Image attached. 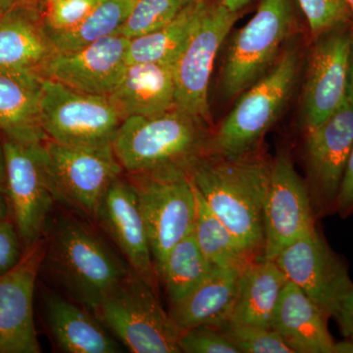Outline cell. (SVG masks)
Here are the masks:
<instances>
[{"instance_id": "cell-11", "label": "cell", "mask_w": 353, "mask_h": 353, "mask_svg": "<svg viewBox=\"0 0 353 353\" xmlns=\"http://www.w3.org/2000/svg\"><path fill=\"white\" fill-rule=\"evenodd\" d=\"M238 19V12L229 10L220 2L209 3L173 65L176 108L210 126L208 88L211 74L221 46Z\"/></svg>"}, {"instance_id": "cell-14", "label": "cell", "mask_w": 353, "mask_h": 353, "mask_svg": "<svg viewBox=\"0 0 353 353\" xmlns=\"http://www.w3.org/2000/svg\"><path fill=\"white\" fill-rule=\"evenodd\" d=\"M352 145L353 108L347 101L319 125L306 129L307 185L316 216L336 213Z\"/></svg>"}, {"instance_id": "cell-44", "label": "cell", "mask_w": 353, "mask_h": 353, "mask_svg": "<svg viewBox=\"0 0 353 353\" xmlns=\"http://www.w3.org/2000/svg\"><path fill=\"white\" fill-rule=\"evenodd\" d=\"M345 6L347 7V10L350 11V13L352 14V17L353 19V0H341Z\"/></svg>"}, {"instance_id": "cell-19", "label": "cell", "mask_w": 353, "mask_h": 353, "mask_svg": "<svg viewBox=\"0 0 353 353\" xmlns=\"http://www.w3.org/2000/svg\"><path fill=\"white\" fill-rule=\"evenodd\" d=\"M108 99L122 121L130 117H157L169 112L176 108L173 66L128 64Z\"/></svg>"}, {"instance_id": "cell-6", "label": "cell", "mask_w": 353, "mask_h": 353, "mask_svg": "<svg viewBox=\"0 0 353 353\" xmlns=\"http://www.w3.org/2000/svg\"><path fill=\"white\" fill-rule=\"evenodd\" d=\"M138 199L158 277L169 252L194 232L196 194L187 170L169 167L127 174Z\"/></svg>"}, {"instance_id": "cell-5", "label": "cell", "mask_w": 353, "mask_h": 353, "mask_svg": "<svg viewBox=\"0 0 353 353\" xmlns=\"http://www.w3.org/2000/svg\"><path fill=\"white\" fill-rule=\"evenodd\" d=\"M94 314L131 352H181V331L158 301L157 290L132 270Z\"/></svg>"}, {"instance_id": "cell-18", "label": "cell", "mask_w": 353, "mask_h": 353, "mask_svg": "<svg viewBox=\"0 0 353 353\" xmlns=\"http://www.w3.org/2000/svg\"><path fill=\"white\" fill-rule=\"evenodd\" d=\"M95 222L112 239L134 273L157 290L159 280L138 199L126 176L106 190Z\"/></svg>"}, {"instance_id": "cell-2", "label": "cell", "mask_w": 353, "mask_h": 353, "mask_svg": "<svg viewBox=\"0 0 353 353\" xmlns=\"http://www.w3.org/2000/svg\"><path fill=\"white\" fill-rule=\"evenodd\" d=\"M46 236L41 268L76 301L94 313L129 272V265L85 222L57 218Z\"/></svg>"}, {"instance_id": "cell-20", "label": "cell", "mask_w": 353, "mask_h": 353, "mask_svg": "<svg viewBox=\"0 0 353 353\" xmlns=\"http://www.w3.org/2000/svg\"><path fill=\"white\" fill-rule=\"evenodd\" d=\"M330 317L294 283L288 281L272 328L294 353H334V341L328 329Z\"/></svg>"}, {"instance_id": "cell-22", "label": "cell", "mask_w": 353, "mask_h": 353, "mask_svg": "<svg viewBox=\"0 0 353 353\" xmlns=\"http://www.w3.org/2000/svg\"><path fill=\"white\" fill-rule=\"evenodd\" d=\"M43 77L0 70V132L24 145L48 141L41 121Z\"/></svg>"}, {"instance_id": "cell-7", "label": "cell", "mask_w": 353, "mask_h": 353, "mask_svg": "<svg viewBox=\"0 0 353 353\" xmlns=\"http://www.w3.org/2000/svg\"><path fill=\"white\" fill-rule=\"evenodd\" d=\"M44 146L55 201L95 222L106 190L124 173L112 145L76 146L46 141Z\"/></svg>"}, {"instance_id": "cell-24", "label": "cell", "mask_w": 353, "mask_h": 353, "mask_svg": "<svg viewBox=\"0 0 353 353\" xmlns=\"http://www.w3.org/2000/svg\"><path fill=\"white\" fill-rule=\"evenodd\" d=\"M243 269L217 267L189 294L171 303L169 314L178 329L183 332L199 325L219 326L227 321Z\"/></svg>"}, {"instance_id": "cell-29", "label": "cell", "mask_w": 353, "mask_h": 353, "mask_svg": "<svg viewBox=\"0 0 353 353\" xmlns=\"http://www.w3.org/2000/svg\"><path fill=\"white\" fill-rule=\"evenodd\" d=\"M216 268L217 267L204 256L194 232L185 236L172 248L159 273L170 303L189 294Z\"/></svg>"}, {"instance_id": "cell-25", "label": "cell", "mask_w": 353, "mask_h": 353, "mask_svg": "<svg viewBox=\"0 0 353 353\" xmlns=\"http://www.w3.org/2000/svg\"><path fill=\"white\" fill-rule=\"evenodd\" d=\"M288 280L274 260L263 255L241 271L238 292L227 321L272 328L274 313Z\"/></svg>"}, {"instance_id": "cell-27", "label": "cell", "mask_w": 353, "mask_h": 353, "mask_svg": "<svg viewBox=\"0 0 353 353\" xmlns=\"http://www.w3.org/2000/svg\"><path fill=\"white\" fill-rule=\"evenodd\" d=\"M194 188L196 194L194 234L204 256L216 267L245 268L257 257L246 252L226 225L208 208L194 185Z\"/></svg>"}, {"instance_id": "cell-36", "label": "cell", "mask_w": 353, "mask_h": 353, "mask_svg": "<svg viewBox=\"0 0 353 353\" xmlns=\"http://www.w3.org/2000/svg\"><path fill=\"white\" fill-rule=\"evenodd\" d=\"M336 213L343 218L350 217L353 214V145L336 199Z\"/></svg>"}, {"instance_id": "cell-38", "label": "cell", "mask_w": 353, "mask_h": 353, "mask_svg": "<svg viewBox=\"0 0 353 353\" xmlns=\"http://www.w3.org/2000/svg\"><path fill=\"white\" fill-rule=\"evenodd\" d=\"M46 0H0V7L2 11L11 10L14 8H34L38 10L43 11L44 6H46Z\"/></svg>"}, {"instance_id": "cell-41", "label": "cell", "mask_w": 353, "mask_h": 353, "mask_svg": "<svg viewBox=\"0 0 353 353\" xmlns=\"http://www.w3.org/2000/svg\"><path fill=\"white\" fill-rule=\"evenodd\" d=\"M10 214V206L6 194L0 190V221L8 220Z\"/></svg>"}, {"instance_id": "cell-10", "label": "cell", "mask_w": 353, "mask_h": 353, "mask_svg": "<svg viewBox=\"0 0 353 353\" xmlns=\"http://www.w3.org/2000/svg\"><path fill=\"white\" fill-rule=\"evenodd\" d=\"M3 148L6 196L25 250L43 238L55 201L48 181L46 146L4 139Z\"/></svg>"}, {"instance_id": "cell-45", "label": "cell", "mask_w": 353, "mask_h": 353, "mask_svg": "<svg viewBox=\"0 0 353 353\" xmlns=\"http://www.w3.org/2000/svg\"><path fill=\"white\" fill-rule=\"evenodd\" d=\"M2 14H3V11H2L1 7H0V17H1Z\"/></svg>"}, {"instance_id": "cell-21", "label": "cell", "mask_w": 353, "mask_h": 353, "mask_svg": "<svg viewBox=\"0 0 353 353\" xmlns=\"http://www.w3.org/2000/svg\"><path fill=\"white\" fill-rule=\"evenodd\" d=\"M46 324L55 345L67 353H118L120 345L94 313L69 297L44 292Z\"/></svg>"}, {"instance_id": "cell-32", "label": "cell", "mask_w": 353, "mask_h": 353, "mask_svg": "<svg viewBox=\"0 0 353 353\" xmlns=\"http://www.w3.org/2000/svg\"><path fill=\"white\" fill-rule=\"evenodd\" d=\"M97 2L99 0H46L43 13L46 34L74 29Z\"/></svg>"}, {"instance_id": "cell-26", "label": "cell", "mask_w": 353, "mask_h": 353, "mask_svg": "<svg viewBox=\"0 0 353 353\" xmlns=\"http://www.w3.org/2000/svg\"><path fill=\"white\" fill-rule=\"evenodd\" d=\"M209 2L194 0L168 24L130 41L126 63H159L173 66L201 22Z\"/></svg>"}, {"instance_id": "cell-30", "label": "cell", "mask_w": 353, "mask_h": 353, "mask_svg": "<svg viewBox=\"0 0 353 353\" xmlns=\"http://www.w3.org/2000/svg\"><path fill=\"white\" fill-rule=\"evenodd\" d=\"M194 0H136L117 34L132 39L157 31L175 19Z\"/></svg>"}, {"instance_id": "cell-13", "label": "cell", "mask_w": 353, "mask_h": 353, "mask_svg": "<svg viewBox=\"0 0 353 353\" xmlns=\"http://www.w3.org/2000/svg\"><path fill=\"white\" fill-rule=\"evenodd\" d=\"M352 24L348 21L313 39L301 101L305 129L317 126L347 101Z\"/></svg>"}, {"instance_id": "cell-4", "label": "cell", "mask_w": 353, "mask_h": 353, "mask_svg": "<svg viewBox=\"0 0 353 353\" xmlns=\"http://www.w3.org/2000/svg\"><path fill=\"white\" fill-rule=\"evenodd\" d=\"M299 62L297 48H289L268 73L245 90L219 128L212 132L208 152L238 157L257 148L289 101Z\"/></svg>"}, {"instance_id": "cell-8", "label": "cell", "mask_w": 353, "mask_h": 353, "mask_svg": "<svg viewBox=\"0 0 353 353\" xmlns=\"http://www.w3.org/2000/svg\"><path fill=\"white\" fill-rule=\"evenodd\" d=\"M290 0H261L256 13L232 38L222 73L227 99L243 94L270 70L292 27Z\"/></svg>"}, {"instance_id": "cell-34", "label": "cell", "mask_w": 353, "mask_h": 353, "mask_svg": "<svg viewBox=\"0 0 353 353\" xmlns=\"http://www.w3.org/2000/svg\"><path fill=\"white\" fill-rule=\"evenodd\" d=\"M178 345L185 353H240L226 334L213 325H199L181 332Z\"/></svg>"}, {"instance_id": "cell-40", "label": "cell", "mask_w": 353, "mask_h": 353, "mask_svg": "<svg viewBox=\"0 0 353 353\" xmlns=\"http://www.w3.org/2000/svg\"><path fill=\"white\" fill-rule=\"evenodd\" d=\"M6 163L4 154L3 143H0V190L6 192Z\"/></svg>"}, {"instance_id": "cell-43", "label": "cell", "mask_w": 353, "mask_h": 353, "mask_svg": "<svg viewBox=\"0 0 353 353\" xmlns=\"http://www.w3.org/2000/svg\"><path fill=\"white\" fill-rule=\"evenodd\" d=\"M334 353H353V341L345 339L341 341H334Z\"/></svg>"}, {"instance_id": "cell-31", "label": "cell", "mask_w": 353, "mask_h": 353, "mask_svg": "<svg viewBox=\"0 0 353 353\" xmlns=\"http://www.w3.org/2000/svg\"><path fill=\"white\" fill-rule=\"evenodd\" d=\"M216 327L240 353H294L273 328L231 321Z\"/></svg>"}, {"instance_id": "cell-35", "label": "cell", "mask_w": 353, "mask_h": 353, "mask_svg": "<svg viewBox=\"0 0 353 353\" xmlns=\"http://www.w3.org/2000/svg\"><path fill=\"white\" fill-rule=\"evenodd\" d=\"M24 252L14 222L0 221V276L14 268Z\"/></svg>"}, {"instance_id": "cell-33", "label": "cell", "mask_w": 353, "mask_h": 353, "mask_svg": "<svg viewBox=\"0 0 353 353\" xmlns=\"http://www.w3.org/2000/svg\"><path fill=\"white\" fill-rule=\"evenodd\" d=\"M312 39L336 26L352 21V14L341 0H299Z\"/></svg>"}, {"instance_id": "cell-15", "label": "cell", "mask_w": 353, "mask_h": 353, "mask_svg": "<svg viewBox=\"0 0 353 353\" xmlns=\"http://www.w3.org/2000/svg\"><path fill=\"white\" fill-rule=\"evenodd\" d=\"M274 261L287 280L301 288L330 318L353 285L347 265L317 228L287 246Z\"/></svg>"}, {"instance_id": "cell-37", "label": "cell", "mask_w": 353, "mask_h": 353, "mask_svg": "<svg viewBox=\"0 0 353 353\" xmlns=\"http://www.w3.org/2000/svg\"><path fill=\"white\" fill-rule=\"evenodd\" d=\"M333 318L338 323L343 338L353 341V285L341 299Z\"/></svg>"}, {"instance_id": "cell-23", "label": "cell", "mask_w": 353, "mask_h": 353, "mask_svg": "<svg viewBox=\"0 0 353 353\" xmlns=\"http://www.w3.org/2000/svg\"><path fill=\"white\" fill-rule=\"evenodd\" d=\"M43 26V11L14 8L0 17V70L43 76L54 52Z\"/></svg>"}, {"instance_id": "cell-16", "label": "cell", "mask_w": 353, "mask_h": 353, "mask_svg": "<svg viewBox=\"0 0 353 353\" xmlns=\"http://www.w3.org/2000/svg\"><path fill=\"white\" fill-rule=\"evenodd\" d=\"M46 236L23 253L14 268L0 276V353H39L34 317L37 279Z\"/></svg>"}, {"instance_id": "cell-1", "label": "cell", "mask_w": 353, "mask_h": 353, "mask_svg": "<svg viewBox=\"0 0 353 353\" xmlns=\"http://www.w3.org/2000/svg\"><path fill=\"white\" fill-rule=\"evenodd\" d=\"M213 213L252 255H263L264 208L271 162L256 152L225 157L205 152L187 169Z\"/></svg>"}, {"instance_id": "cell-39", "label": "cell", "mask_w": 353, "mask_h": 353, "mask_svg": "<svg viewBox=\"0 0 353 353\" xmlns=\"http://www.w3.org/2000/svg\"><path fill=\"white\" fill-rule=\"evenodd\" d=\"M347 101L353 108V24L350 41V58H348Z\"/></svg>"}, {"instance_id": "cell-17", "label": "cell", "mask_w": 353, "mask_h": 353, "mask_svg": "<svg viewBox=\"0 0 353 353\" xmlns=\"http://www.w3.org/2000/svg\"><path fill=\"white\" fill-rule=\"evenodd\" d=\"M130 41L113 34L78 50L54 51L43 77L83 94L108 97L126 69Z\"/></svg>"}, {"instance_id": "cell-12", "label": "cell", "mask_w": 353, "mask_h": 353, "mask_svg": "<svg viewBox=\"0 0 353 353\" xmlns=\"http://www.w3.org/2000/svg\"><path fill=\"white\" fill-rule=\"evenodd\" d=\"M316 228L307 183L297 173L290 153L280 150L271 162L265 201L263 257L275 259L287 246Z\"/></svg>"}, {"instance_id": "cell-42", "label": "cell", "mask_w": 353, "mask_h": 353, "mask_svg": "<svg viewBox=\"0 0 353 353\" xmlns=\"http://www.w3.org/2000/svg\"><path fill=\"white\" fill-rule=\"evenodd\" d=\"M252 0H220V3L223 4L229 10L234 12H239L243 7L248 6Z\"/></svg>"}, {"instance_id": "cell-3", "label": "cell", "mask_w": 353, "mask_h": 353, "mask_svg": "<svg viewBox=\"0 0 353 353\" xmlns=\"http://www.w3.org/2000/svg\"><path fill=\"white\" fill-rule=\"evenodd\" d=\"M209 125L175 108L157 117H130L121 123L112 148L124 173H143L190 164L208 152Z\"/></svg>"}, {"instance_id": "cell-9", "label": "cell", "mask_w": 353, "mask_h": 353, "mask_svg": "<svg viewBox=\"0 0 353 353\" xmlns=\"http://www.w3.org/2000/svg\"><path fill=\"white\" fill-rule=\"evenodd\" d=\"M41 121L48 141L76 146L112 145L122 123L108 97L83 94L46 78Z\"/></svg>"}, {"instance_id": "cell-28", "label": "cell", "mask_w": 353, "mask_h": 353, "mask_svg": "<svg viewBox=\"0 0 353 353\" xmlns=\"http://www.w3.org/2000/svg\"><path fill=\"white\" fill-rule=\"evenodd\" d=\"M136 0H99L74 29L48 34L55 51L75 50L106 37L117 34Z\"/></svg>"}]
</instances>
